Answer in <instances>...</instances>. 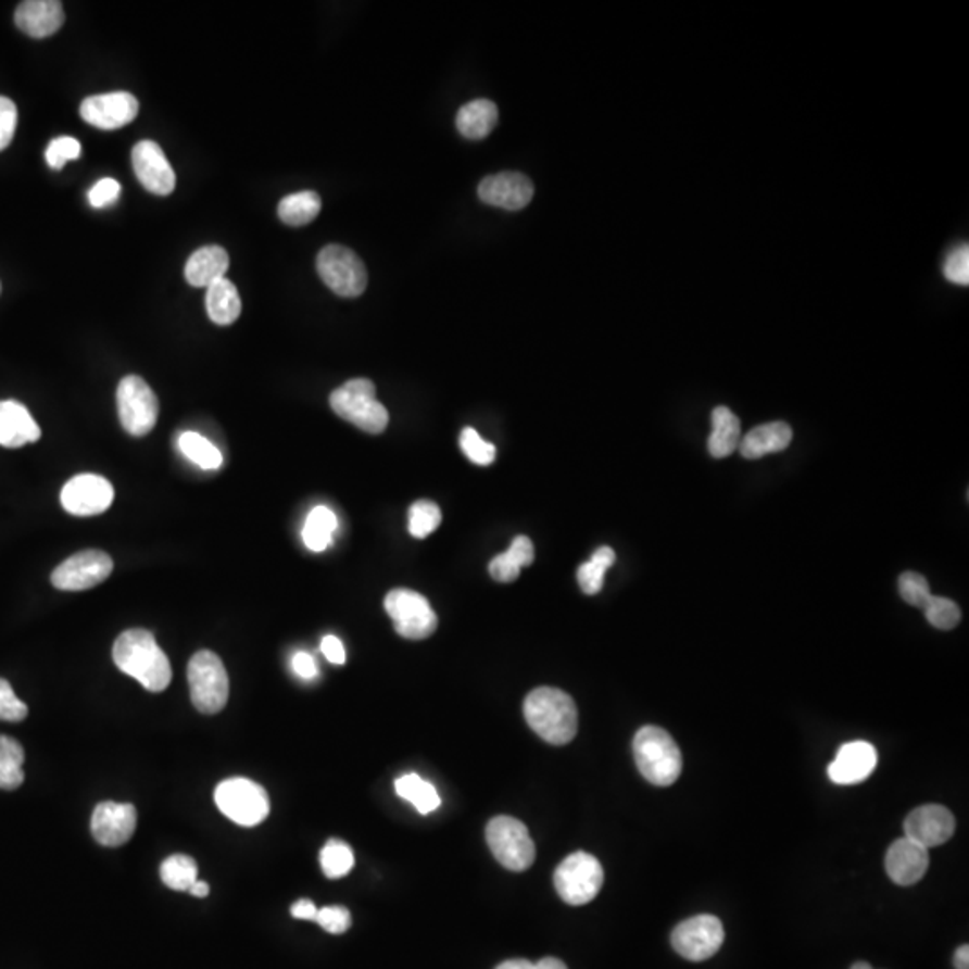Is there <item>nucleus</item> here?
<instances>
[{
    "mask_svg": "<svg viewBox=\"0 0 969 969\" xmlns=\"http://www.w3.org/2000/svg\"><path fill=\"white\" fill-rule=\"evenodd\" d=\"M114 663L126 676L134 677L148 691L161 693L173 679L171 663L164 650L156 645L150 630L129 629L117 638Z\"/></svg>",
    "mask_w": 969,
    "mask_h": 969,
    "instance_id": "1",
    "label": "nucleus"
},
{
    "mask_svg": "<svg viewBox=\"0 0 969 969\" xmlns=\"http://www.w3.org/2000/svg\"><path fill=\"white\" fill-rule=\"evenodd\" d=\"M528 726L552 745H566L577 737L578 712L575 701L557 688H537L526 696Z\"/></svg>",
    "mask_w": 969,
    "mask_h": 969,
    "instance_id": "2",
    "label": "nucleus"
},
{
    "mask_svg": "<svg viewBox=\"0 0 969 969\" xmlns=\"http://www.w3.org/2000/svg\"><path fill=\"white\" fill-rule=\"evenodd\" d=\"M634 758L641 776L655 786H670L681 776V748L660 727H641L634 738Z\"/></svg>",
    "mask_w": 969,
    "mask_h": 969,
    "instance_id": "3",
    "label": "nucleus"
},
{
    "mask_svg": "<svg viewBox=\"0 0 969 969\" xmlns=\"http://www.w3.org/2000/svg\"><path fill=\"white\" fill-rule=\"evenodd\" d=\"M330 407L338 417L354 424L365 433L379 435L387 429V407L376 399V385L370 379H351L330 393Z\"/></svg>",
    "mask_w": 969,
    "mask_h": 969,
    "instance_id": "4",
    "label": "nucleus"
},
{
    "mask_svg": "<svg viewBox=\"0 0 969 969\" xmlns=\"http://www.w3.org/2000/svg\"><path fill=\"white\" fill-rule=\"evenodd\" d=\"M191 701L198 712L216 715L227 706L230 682L223 660L211 650L192 655L187 666Z\"/></svg>",
    "mask_w": 969,
    "mask_h": 969,
    "instance_id": "5",
    "label": "nucleus"
},
{
    "mask_svg": "<svg viewBox=\"0 0 969 969\" xmlns=\"http://www.w3.org/2000/svg\"><path fill=\"white\" fill-rule=\"evenodd\" d=\"M217 808L236 825L252 828L263 822L269 814L266 790L252 779L232 778L217 784Z\"/></svg>",
    "mask_w": 969,
    "mask_h": 969,
    "instance_id": "6",
    "label": "nucleus"
},
{
    "mask_svg": "<svg viewBox=\"0 0 969 969\" xmlns=\"http://www.w3.org/2000/svg\"><path fill=\"white\" fill-rule=\"evenodd\" d=\"M555 889L567 905H586L599 896L604 885V867L599 858L583 851L572 853L555 871Z\"/></svg>",
    "mask_w": 969,
    "mask_h": 969,
    "instance_id": "7",
    "label": "nucleus"
},
{
    "mask_svg": "<svg viewBox=\"0 0 969 969\" xmlns=\"http://www.w3.org/2000/svg\"><path fill=\"white\" fill-rule=\"evenodd\" d=\"M487 842L495 860L508 871L521 872L536 860V844L528 828L514 817H494L487 826Z\"/></svg>",
    "mask_w": 969,
    "mask_h": 969,
    "instance_id": "8",
    "label": "nucleus"
},
{
    "mask_svg": "<svg viewBox=\"0 0 969 969\" xmlns=\"http://www.w3.org/2000/svg\"><path fill=\"white\" fill-rule=\"evenodd\" d=\"M316 269L325 286L343 299H356L363 294L368 284V274L362 259L341 244L322 248L316 257Z\"/></svg>",
    "mask_w": 969,
    "mask_h": 969,
    "instance_id": "9",
    "label": "nucleus"
},
{
    "mask_svg": "<svg viewBox=\"0 0 969 969\" xmlns=\"http://www.w3.org/2000/svg\"><path fill=\"white\" fill-rule=\"evenodd\" d=\"M117 412L126 433L146 437L155 428L161 404L142 377L126 376L117 387Z\"/></svg>",
    "mask_w": 969,
    "mask_h": 969,
    "instance_id": "10",
    "label": "nucleus"
},
{
    "mask_svg": "<svg viewBox=\"0 0 969 969\" xmlns=\"http://www.w3.org/2000/svg\"><path fill=\"white\" fill-rule=\"evenodd\" d=\"M385 608L393 619L399 635L406 640H426L433 634L439 618L428 600L412 589H393L385 599Z\"/></svg>",
    "mask_w": 969,
    "mask_h": 969,
    "instance_id": "11",
    "label": "nucleus"
},
{
    "mask_svg": "<svg viewBox=\"0 0 969 969\" xmlns=\"http://www.w3.org/2000/svg\"><path fill=\"white\" fill-rule=\"evenodd\" d=\"M723 937L722 921L709 914H702L677 924L671 932V946L684 959L702 962L712 959L722 948Z\"/></svg>",
    "mask_w": 969,
    "mask_h": 969,
    "instance_id": "12",
    "label": "nucleus"
},
{
    "mask_svg": "<svg viewBox=\"0 0 969 969\" xmlns=\"http://www.w3.org/2000/svg\"><path fill=\"white\" fill-rule=\"evenodd\" d=\"M114 571L109 553L87 550L68 557L52 571L51 582L60 591H87L103 583Z\"/></svg>",
    "mask_w": 969,
    "mask_h": 969,
    "instance_id": "13",
    "label": "nucleus"
},
{
    "mask_svg": "<svg viewBox=\"0 0 969 969\" xmlns=\"http://www.w3.org/2000/svg\"><path fill=\"white\" fill-rule=\"evenodd\" d=\"M112 503L114 487L103 476H76L62 490V506L73 516H99L109 511Z\"/></svg>",
    "mask_w": 969,
    "mask_h": 969,
    "instance_id": "14",
    "label": "nucleus"
},
{
    "mask_svg": "<svg viewBox=\"0 0 969 969\" xmlns=\"http://www.w3.org/2000/svg\"><path fill=\"white\" fill-rule=\"evenodd\" d=\"M83 121L99 129H119L139 115V101L134 93H98L79 106Z\"/></svg>",
    "mask_w": 969,
    "mask_h": 969,
    "instance_id": "15",
    "label": "nucleus"
},
{
    "mask_svg": "<svg viewBox=\"0 0 969 969\" xmlns=\"http://www.w3.org/2000/svg\"><path fill=\"white\" fill-rule=\"evenodd\" d=\"M135 175L146 191L167 197L175 191L176 175L161 146L153 140H140L131 151Z\"/></svg>",
    "mask_w": 969,
    "mask_h": 969,
    "instance_id": "16",
    "label": "nucleus"
},
{
    "mask_svg": "<svg viewBox=\"0 0 969 969\" xmlns=\"http://www.w3.org/2000/svg\"><path fill=\"white\" fill-rule=\"evenodd\" d=\"M137 828V809L128 803L104 801L93 809L90 830L101 846H123L134 836Z\"/></svg>",
    "mask_w": 969,
    "mask_h": 969,
    "instance_id": "17",
    "label": "nucleus"
},
{
    "mask_svg": "<svg viewBox=\"0 0 969 969\" xmlns=\"http://www.w3.org/2000/svg\"><path fill=\"white\" fill-rule=\"evenodd\" d=\"M954 833V814L941 805L919 806L905 820V836L927 850L943 846Z\"/></svg>",
    "mask_w": 969,
    "mask_h": 969,
    "instance_id": "18",
    "label": "nucleus"
},
{
    "mask_svg": "<svg viewBox=\"0 0 969 969\" xmlns=\"http://www.w3.org/2000/svg\"><path fill=\"white\" fill-rule=\"evenodd\" d=\"M533 184L528 176L514 171L487 176L478 187V197L487 205L505 211H521L533 198Z\"/></svg>",
    "mask_w": 969,
    "mask_h": 969,
    "instance_id": "19",
    "label": "nucleus"
},
{
    "mask_svg": "<svg viewBox=\"0 0 969 969\" xmlns=\"http://www.w3.org/2000/svg\"><path fill=\"white\" fill-rule=\"evenodd\" d=\"M930 866L929 850L919 846L918 842L903 836L894 842L888 851L885 867L892 882L903 888L918 883L927 874Z\"/></svg>",
    "mask_w": 969,
    "mask_h": 969,
    "instance_id": "20",
    "label": "nucleus"
},
{
    "mask_svg": "<svg viewBox=\"0 0 969 969\" xmlns=\"http://www.w3.org/2000/svg\"><path fill=\"white\" fill-rule=\"evenodd\" d=\"M877 765L878 753L871 743H844L836 753V758L828 767V776L836 784L861 783L874 772Z\"/></svg>",
    "mask_w": 969,
    "mask_h": 969,
    "instance_id": "21",
    "label": "nucleus"
},
{
    "mask_svg": "<svg viewBox=\"0 0 969 969\" xmlns=\"http://www.w3.org/2000/svg\"><path fill=\"white\" fill-rule=\"evenodd\" d=\"M65 11L58 0H27L15 11V24L33 38H47L63 26Z\"/></svg>",
    "mask_w": 969,
    "mask_h": 969,
    "instance_id": "22",
    "label": "nucleus"
},
{
    "mask_svg": "<svg viewBox=\"0 0 969 969\" xmlns=\"http://www.w3.org/2000/svg\"><path fill=\"white\" fill-rule=\"evenodd\" d=\"M41 437L40 426L16 401H0V445L8 449L35 444Z\"/></svg>",
    "mask_w": 969,
    "mask_h": 969,
    "instance_id": "23",
    "label": "nucleus"
},
{
    "mask_svg": "<svg viewBox=\"0 0 969 969\" xmlns=\"http://www.w3.org/2000/svg\"><path fill=\"white\" fill-rule=\"evenodd\" d=\"M230 259L225 248L211 247L198 248L186 264V280L194 288H209L216 280L225 279Z\"/></svg>",
    "mask_w": 969,
    "mask_h": 969,
    "instance_id": "24",
    "label": "nucleus"
},
{
    "mask_svg": "<svg viewBox=\"0 0 969 969\" xmlns=\"http://www.w3.org/2000/svg\"><path fill=\"white\" fill-rule=\"evenodd\" d=\"M792 428L786 423H768L751 429L745 439L740 440L743 458L758 460L770 453H781L792 442Z\"/></svg>",
    "mask_w": 969,
    "mask_h": 969,
    "instance_id": "25",
    "label": "nucleus"
},
{
    "mask_svg": "<svg viewBox=\"0 0 969 969\" xmlns=\"http://www.w3.org/2000/svg\"><path fill=\"white\" fill-rule=\"evenodd\" d=\"M500 119L498 106L489 99H476L464 104L456 115V128L465 139L480 140L495 128Z\"/></svg>",
    "mask_w": 969,
    "mask_h": 969,
    "instance_id": "26",
    "label": "nucleus"
},
{
    "mask_svg": "<svg viewBox=\"0 0 969 969\" xmlns=\"http://www.w3.org/2000/svg\"><path fill=\"white\" fill-rule=\"evenodd\" d=\"M712 426V435L707 440L709 454L713 458H727L740 448V418L729 407L718 406L713 410Z\"/></svg>",
    "mask_w": 969,
    "mask_h": 969,
    "instance_id": "27",
    "label": "nucleus"
},
{
    "mask_svg": "<svg viewBox=\"0 0 969 969\" xmlns=\"http://www.w3.org/2000/svg\"><path fill=\"white\" fill-rule=\"evenodd\" d=\"M206 315L216 325H232L241 316V297L228 279H219L206 288Z\"/></svg>",
    "mask_w": 969,
    "mask_h": 969,
    "instance_id": "28",
    "label": "nucleus"
},
{
    "mask_svg": "<svg viewBox=\"0 0 969 969\" xmlns=\"http://www.w3.org/2000/svg\"><path fill=\"white\" fill-rule=\"evenodd\" d=\"M536 558V548L528 537L519 536L512 541L508 552L501 553L489 564L490 577L495 582H514L521 572V567L530 566Z\"/></svg>",
    "mask_w": 969,
    "mask_h": 969,
    "instance_id": "29",
    "label": "nucleus"
},
{
    "mask_svg": "<svg viewBox=\"0 0 969 969\" xmlns=\"http://www.w3.org/2000/svg\"><path fill=\"white\" fill-rule=\"evenodd\" d=\"M395 792L417 808L418 814L428 815L440 806V795L433 784L417 773H404L395 781Z\"/></svg>",
    "mask_w": 969,
    "mask_h": 969,
    "instance_id": "30",
    "label": "nucleus"
},
{
    "mask_svg": "<svg viewBox=\"0 0 969 969\" xmlns=\"http://www.w3.org/2000/svg\"><path fill=\"white\" fill-rule=\"evenodd\" d=\"M322 211V200L315 191H302L282 198L279 203V217L289 227H304L313 222Z\"/></svg>",
    "mask_w": 969,
    "mask_h": 969,
    "instance_id": "31",
    "label": "nucleus"
},
{
    "mask_svg": "<svg viewBox=\"0 0 969 969\" xmlns=\"http://www.w3.org/2000/svg\"><path fill=\"white\" fill-rule=\"evenodd\" d=\"M26 754L15 738L0 737V789L15 790L24 783Z\"/></svg>",
    "mask_w": 969,
    "mask_h": 969,
    "instance_id": "32",
    "label": "nucleus"
},
{
    "mask_svg": "<svg viewBox=\"0 0 969 969\" xmlns=\"http://www.w3.org/2000/svg\"><path fill=\"white\" fill-rule=\"evenodd\" d=\"M336 526H338V519H336L335 512L329 511L327 506H316L307 517L304 530H302L305 546L310 548L311 552L327 550L332 541Z\"/></svg>",
    "mask_w": 969,
    "mask_h": 969,
    "instance_id": "33",
    "label": "nucleus"
},
{
    "mask_svg": "<svg viewBox=\"0 0 969 969\" xmlns=\"http://www.w3.org/2000/svg\"><path fill=\"white\" fill-rule=\"evenodd\" d=\"M616 563V553L613 548L602 546L593 553L589 563L578 567L577 578L583 593L593 596L604 588L605 572Z\"/></svg>",
    "mask_w": 969,
    "mask_h": 969,
    "instance_id": "34",
    "label": "nucleus"
},
{
    "mask_svg": "<svg viewBox=\"0 0 969 969\" xmlns=\"http://www.w3.org/2000/svg\"><path fill=\"white\" fill-rule=\"evenodd\" d=\"M178 448L186 454V458L191 460L192 464H197L203 470H216L223 465L222 451L194 431L181 433Z\"/></svg>",
    "mask_w": 969,
    "mask_h": 969,
    "instance_id": "35",
    "label": "nucleus"
},
{
    "mask_svg": "<svg viewBox=\"0 0 969 969\" xmlns=\"http://www.w3.org/2000/svg\"><path fill=\"white\" fill-rule=\"evenodd\" d=\"M162 882L173 891H187L198 882L197 861L191 856L173 855L161 866Z\"/></svg>",
    "mask_w": 969,
    "mask_h": 969,
    "instance_id": "36",
    "label": "nucleus"
},
{
    "mask_svg": "<svg viewBox=\"0 0 969 969\" xmlns=\"http://www.w3.org/2000/svg\"><path fill=\"white\" fill-rule=\"evenodd\" d=\"M320 866L325 877L338 880L351 872L354 867V853L351 846L341 841H329L320 853Z\"/></svg>",
    "mask_w": 969,
    "mask_h": 969,
    "instance_id": "37",
    "label": "nucleus"
},
{
    "mask_svg": "<svg viewBox=\"0 0 969 969\" xmlns=\"http://www.w3.org/2000/svg\"><path fill=\"white\" fill-rule=\"evenodd\" d=\"M442 523V512L433 501L420 500L410 508V533L415 539H426Z\"/></svg>",
    "mask_w": 969,
    "mask_h": 969,
    "instance_id": "38",
    "label": "nucleus"
},
{
    "mask_svg": "<svg viewBox=\"0 0 969 969\" xmlns=\"http://www.w3.org/2000/svg\"><path fill=\"white\" fill-rule=\"evenodd\" d=\"M924 616L929 619V624L939 630H952L960 624L962 613L959 605L954 600L944 599V596H933L929 604L924 605Z\"/></svg>",
    "mask_w": 969,
    "mask_h": 969,
    "instance_id": "39",
    "label": "nucleus"
},
{
    "mask_svg": "<svg viewBox=\"0 0 969 969\" xmlns=\"http://www.w3.org/2000/svg\"><path fill=\"white\" fill-rule=\"evenodd\" d=\"M899 594L913 607L924 608L932 599L929 580L916 571H905L899 577Z\"/></svg>",
    "mask_w": 969,
    "mask_h": 969,
    "instance_id": "40",
    "label": "nucleus"
},
{
    "mask_svg": "<svg viewBox=\"0 0 969 969\" xmlns=\"http://www.w3.org/2000/svg\"><path fill=\"white\" fill-rule=\"evenodd\" d=\"M460 448L464 451L465 456L476 465H490L495 460L494 445L481 439L478 431L473 428H465L460 435Z\"/></svg>",
    "mask_w": 969,
    "mask_h": 969,
    "instance_id": "41",
    "label": "nucleus"
},
{
    "mask_svg": "<svg viewBox=\"0 0 969 969\" xmlns=\"http://www.w3.org/2000/svg\"><path fill=\"white\" fill-rule=\"evenodd\" d=\"M81 156V144L74 137H58L47 146L46 161L52 169L60 171L68 161H76Z\"/></svg>",
    "mask_w": 969,
    "mask_h": 969,
    "instance_id": "42",
    "label": "nucleus"
},
{
    "mask_svg": "<svg viewBox=\"0 0 969 969\" xmlns=\"http://www.w3.org/2000/svg\"><path fill=\"white\" fill-rule=\"evenodd\" d=\"M944 277L949 282L959 284V286H968L969 284V247L968 244H959L949 252L948 257L944 261Z\"/></svg>",
    "mask_w": 969,
    "mask_h": 969,
    "instance_id": "43",
    "label": "nucleus"
},
{
    "mask_svg": "<svg viewBox=\"0 0 969 969\" xmlns=\"http://www.w3.org/2000/svg\"><path fill=\"white\" fill-rule=\"evenodd\" d=\"M27 706L15 695L10 682L0 679V720L22 722L26 720Z\"/></svg>",
    "mask_w": 969,
    "mask_h": 969,
    "instance_id": "44",
    "label": "nucleus"
},
{
    "mask_svg": "<svg viewBox=\"0 0 969 969\" xmlns=\"http://www.w3.org/2000/svg\"><path fill=\"white\" fill-rule=\"evenodd\" d=\"M315 921L320 924L325 932L329 933L347 932L352 924L351 913L345 907H340V905L318 908Z\"/></svg>",
    "mask_w": 969,
    "mask_h": 969,
    "instance_id": "45",
    "label": "nucleus"
},
{
    "mask_svg": "<svg viewBox=\"0 0 969 969\" xmlns=\"http://www.w3.org/2000/svg\"><path fill=\"white\" fill-rule=\"evenodd\" d=\"M121 197V184L115 178H101L96 186L88 191V202L93 209H104L114 205Z\"/></svg>",
    "mask_w": 969,
    "mask_h": 969,
    "instance_id": "46",
    "label": "nucleus"
},
{
    "mask_svg": "<svg viewBox=\"0 0 969 969\" xmlns=\"http://www.w3.org/2000/svg\"><path fill=\"white\" fill-rule=\"evenodd\" d=\"M16 119H18V114H16L15 103L11 99L0 96V151L11 144L13 135H15Z\"/></svg>",
    "mask_w": 969,
    "mask_h": 969,
    "instance_id": "47",
    "label": "nucleus"
},
{
    "mask_svg": "<svg viewBox=\"0 0 969 969\" xmlns=\"http://www.w3.org/2000/svg\"><path fill=\"white\" fill-rule=\"evenodd\" d=\"M322 654L327 657L332 665H343L345 663V649L336 635H325L322 640Z\"/></svg>",
    "mask_w": 969,
    "mask_h": 969,
    "instance_id": "48",
    "label": "nucleus"
},
{
    "mask_svg": "<svg viewBox=\"0 0 969 969\" xmlns=\"http://www.w3.org/2000/svg\"><path fill=\"white\" fill-rule=\"evenodd\" d=\"M293 670L297 676L302 677V679H305V681L315 679L316 674H318V668H316L315 659H313L310 654H305V652H299V654H294Z\"/></svg>",
    "mask_w": 969,
    "mask_h": 969,
    "instance_id": "49",
    "label": "nucleus"
},
{
    "mask_svg": "<svg viewBox=\"0 0 969 969\" xmlns=\"http://www.w3.org/2000/svg\"><path fill=\"white\" fill-rule=\"evenodd\" d=\"M316 914H318V908L311 899H300V902L293 903V907H291V916L297 919H304V921H315Z\"/></svg>",
    "mask_w": 969,
    "mask_h": 969,
    "instance_id": "50",
    "label": "nucleus"
},
{
    "mask_svg": "<svg viewBox=\"0 0 969 969\" xmlns=\"http://www.w3.org/2000/svg\"><path fill=\"white\" fill-rule=\"evenodd\" d=\"M955 969H969V948L968 944H962L955 952L954 957Z\"/></svg>",
    "mask_w": 969,
    "mask_h": 969,
    "instance_id": "51",
    "label": "nucleus"
},
{
    "mask_svg": "<svg viewBox=\"0 0 969 969\" xmlns=\"http://www.w3.org/2000/svg\"><path fill=\"white\" fill-rule=\"evenodd\" d=\"M536 969H567V966L564 965L563 960L561 959H555V957H546V959H542L537 962Z\"/></svg>",
    "mask_w": 969,
    "mask_h": 969,
    "instance_id": "52",
    "label": "nucleus"
},
{
    "mask_svg": "<svg viewBox=\"0 0 969 969\" xmlns=\"http://www.w3.org/2000/svg\"><path fill=\"white\" fill-rule=\"evenodd\" d=\"M495 969H536V965H531L528 960L516 959V960H506L503 965L498 966Z\"/></svg>",
    "mask_w": 969,
    "mask_h": 969,
    "instance_id": "53",
    "label": "nucleus"
},
{
    "mask_svg": "<svg viewBox=\"0 0 969 969\" xmlns=\"http://www.w3.org/2000/svg\"><path fill=\"white\" fill-rule=\"evenodd\" d=\"M192 896L194 897H205L209 896V892H211V888H209V883L202 882V880H198L191 889H189Z\"/></svg>",
    "mask_w": 969,
    "mask_h": 969,
    "instance_id": "54",
    "label": "nucleus"
},
{
    "mask_svg": "<svg viewBox=\"0 0 969 969\" xmlns=\"http://www.w3.org/2000/svg\"><path fill=\"white\" fill-rule=\"evenodd\" d=\"M851 969H874V968H872L871 965H867V962H856V965H853V968H851Z\"/></svg>",
    "mask_w": 969,
    "mask_h": 969,
    "instance_id": "55",
    "label": "nucleus"
}]
</instances>
